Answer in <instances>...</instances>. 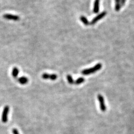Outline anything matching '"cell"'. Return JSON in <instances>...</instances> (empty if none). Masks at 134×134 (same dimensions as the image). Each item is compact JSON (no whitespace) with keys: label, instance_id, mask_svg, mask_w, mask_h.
Returning a JSON list of instances; mask_svg holds the SVG:
<instances>
[{"label":"cell","instance_id":"obj_8","mask_svg":"<svg viewBox=\"0 0 134 134\" xmlns=\"http://www.w3.org/2000/svg\"><path fill=\"white\" fill-rule=\"evenodd\" d=\"M100 1H97L95 0L94 3V6H93V12L95 14H97L99 11V3Z\"/></svg>","mask_w":134,"mask_h":134},{"label":"cell","instance_id":"obj_13","mask_svg":"<svg viewBox=\"0 0 134 134\" xmlns=\"http://www.w3.org/2000/svg\"><path fill=\"white\" fill-rule=\"evenodd\" d=\"M121 7L122 6H121L120 3H119V4H116L115 7V10L116 12H119L120 10Z\"/></svg>","mask_w":134,"mask_h":134},{"label":"cell","instance_id":"obj_4","mask_svg":"<svg viewBox=\"0 0 134 134\" xmlns=\"http://www.w3.org/2000/svg\"><path fill=\"white\" fill-rule=\"evenodd\" d=\"M106 14H107V13L105 11L102 12L101 13H100V14L97 15V16H95L94 18H93V20L90 22V24L94 25V24L96 23L98 21L101 20L102 18H103L105 15H106Z\"/></svg>","mask_w":134,"mask_h":134},{"label":"cell","instance_id":"obj_1","mask_svg":"<svg viewBox=\"0 0 134 134\" xmlns=\"http://www.w3.org/2000/svg\"><path fill=\"white\" fill-rule=\"evenodd\" d=\"M102 64L101 63H98L95 66H94L92 68L85 69L82 71V74L83 75H89L90 74H93L96 72L100 70L102 68Z\"/></svg>","mask_w":134,"mask_h":134},{"label":"cell","instance_id":"obj_2","mask_svg":"<svg viewBox=\"0 0 134 134\" xmlns=\"http://www.w3.org/2000/svg\"><path fill=\"white\" fill-rule=\"evenodd\" d=\"M9 112V106L8 105H6L3 109L2 114V117L1 120L2 122L4 123H6L8 121V114Z\"/></svg>","mask_w":134,"mask_h":134},{"label":"cell","instance_id":"obj_14","mask_svg":"<svg viewBox=\"0 0 134 134\" xmlns=\"http://www.w3.org/2000/svg\"><path fill=\"white\" fill-rule=\"evenodd\" d=\"M12 133L13 134H20L16 128H14L12 130Z\"/></svg>","mask_w":134,"mask_h":134},{"label":"cell","instance_id":"obj_12","mask_svg":"<svg viewBox=\"0 0 134 134\" xmlns=\"http://www.w3.org/2000/svg\"><path fill=\"white\" fill-rule=\"evenodd\" d=\"M67 80H68V82L70 83V84H74V80H73L72 76L70 75V74H68L67 75Z\"/></svg>","mask_w":134,"mask_h":134},{"label":"cell","instance_id":"obj_10","mask_svg":"<svg viewBox=\"0 0 134 134\" xmlns=\"http://www.w3.org/2000/svg\"><path fill=\"white\" fill-rule=\"evenodd\" d=\"M80 20L81 21V22L86 26L89 25L90 24V22H89V21H88V19L86 18L84 16H81L80 17Z\"/></svg>","mask_w":134,"mask_h":134},{"label":"cell","instance_id":"obj_7","mask_svg":"<svg viewBox=\"0 0 134 134\" xmlns=\"http://www.w3.org/2000/svg\"><path fill=\"white\" fill-rule=\"evenodd\" d=\"M17 82L22 85H25L29 82V79L25 76H22L17 79Z\"/></svg>","mask_w":134,"mask_h":134},{"label":"cell","instance_id":"obj_3","mask_svg":"<svg viewBox=\"0 0 134 134\" xmlns=\"http://www.w3.org/2000/svg\"><path fill=\"white\" fill-rule=\"evenodd\" d=\"M97 98H98V101L100 104V110L103 112L105 111L106 110V105H105V104L104 98L103 97L101 94H98L97 95Z\"/></svg>","mask_w":134,"mask_h":134},{"label":"cell","instance_id":"obj_6","mask_svg":"<svg viewBox=\"0 0 134 134\" xmlns=\"http://www.w3.org/2000/svg\"><path fill=\"white\" fill-rule=\"evenodd\" d=\"M3 18L7 20H12L14 21H18L20 20V17H19V16L8 14L3 15Z\"/></svg>","mask_w":134,"mask_h":134},{"label":"cell","instance_id":"obj_17","mask_svg":"<svg viewBox=\"0 0 134 134\" xmlns=\"http://www.w3.org/2000/svg\"><path fill=\"white\" fill-rule=\"evenodd\" d=\"M97 1H100V0H97Z\"/></svg>","mask_w":134,"mask_h":134},{"label":"cell","instance_id":"obj_9","mask_svg":"<svg viewBox=\"0 0 134 134\" xmlns=\"http://www.w3.org/2000/svg\"><path fill=\"white\" fill-rule=\"evenodd\" d=\"M18 74H19V70L17 67H14V68H13L12 71V75L13 76V77L15 79H16L17 78Z\"/></svg>","mask_w":134,"mask_h":134},{"label":"cell","instance_id":"obj_5","mask_svg":"<svg viewBox=\"0 0 134 134\" xmlns=\"http://www.w3.org/2000/svg\"><path fill=\"white\" fill-rule=\"evenodd\" d=\"M41 77L44 80H50L51 81H55L58 78V76L56 74H49L47 73H44L42 74Z\"/></svg>","mask_w":134,"mask_h":134},{"label":"cell","instance_id":"obj_11","mask_svg":"<svg viewBox=\"0 0 134 134\" xmlns=\"http://www.w3.org/2000/svg\"><path fill=\"white\" fill-rule=\"evenodd\" d=\"M85 79L83 78H80L74 81V84L76 85H79L82 83H83L84 82Z\"/></svg>","mask_w":134,"mask_h":134},{"label":"cell","instance_id":"obj_15","mask_svg":"<svg viewBox=\"0 0 134 134\" xmlns=\"http://www.w3.org/2000/svg\"><path fill=\"white\" fill-rule=\"evenodd\" d=\"M126 1V0H121L120 4H121V6H123L124 5H125Z\"/></svg>","mask_w":134,"mask_h":134},{"label":"cell","instance_id":"obj_16","mask_svg":"<svg viewBox=\"0 0 134 134\" xmlns=\"http://www.w3.org/2000/svg\"><path fill=\"white\" fill-rule=\"evenodd\" d=\"M116 4H119L121 2V0H115Z\"/></svg>","mask_w":134,"mask_h":134}]
</instances>
